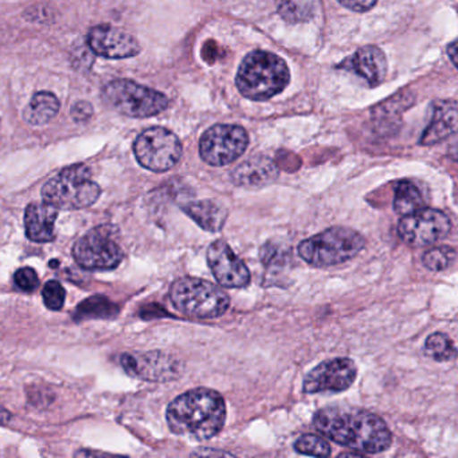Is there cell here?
I'll return each mask as SVG.
<instances>
[{
	"mask_svg": "<svg viewBox=\"0 0 458 458\" xmlns=\"http://www.w3.org/2000/svg\"><path fill=\"white\" fill-rule=\"evenodd\" d=\"M249 146V135L240 125L218 124L203 133L199 154L203 162L214 167L230 165L242 157Z\"/></svg>",
	"mask_w": 458,
	"mask_h": 458,
	"instance_id": "9",
	"label": "cell"
},
{
	"mask_svg": "<svg viewBox=\"0 0 458 458\" xmlns=\"http://www.w3.org/2000/svg\"><path fill=\"white\" fill-rule=\"evenodd\" d=\"M208 264L219 285L225 288H245L250 284L248 267L225 241L211 243L208 250Z\"/></svg>",
	"mask_w": 458,
	"mask_h": 458,
	"instance_id": "14",
	"label": "cell"
},
{
	"mask_svg": "<svg viewBox=\"0 0 458 458\" xmlns=\"http://www.w3.org/2000/svg\"><path fill=\"white\" fill-rule=\"evenodd\" d=\"M133 152L141 167L154 173H165L178 165L183 147L175 133L154 127L138 136Z\"/></svg>",
	"mask_w": 458,
	"mask_h": 458,
	"instance_id": "8",
	"label": "cell"
},
{
	"mask_svg": "<svg viewBox=\"0 0 458 458\" xmlns=\"http://www.w3.org/2000/svg\"><path fill=\"white\" fill-rule=\"evenodd\" d=\"M103 98L114 111L133 119L157 116L170 106V100L163 93L124 79L106 84Z\"/></svg>",
	"mask_w": 458,
	"mask_h": 458,
	"instance_id": "7",
	"label": "cell"
},
{
	"mask_svg": "<svg viewBox=\"0 0 458 458\" xmlns=\"http://www.w3.org/2000/svg\"><path fill=\"white\" fill-rule=\"evenodd\" d=\"M14 283L21 291L33 292L38 288L39 278L37 272L31 267H22L14 276Z\"/></svg>",
	"mask_w": 458,
	"mask_h": 458,
	"instance_id": "29",
	"label": "cell"
},
{
	"mask_svg": "<svg viewBox=\"0 0 458 458\" xmlns=\"http://www.w3.org/2000/svg\"><path fill=\"white\" fill-rule=\"evenodd\" d=\"M60 108L61 103L57 96L50 92H38L26 106L23 117L29 124L39 127L52 122L57 116Z\"/></svg>",
	"mask_w": 458,
	"mask_h": 458,
	"instance_id": "21",
	"label": "cell"
},
{
	"mask_svg": "<svg viewBox=\"0 0 458 458\" xmlns=\"http://www.w3.org/2000/svg\"><path fill=\"white\" fill-rule=\"evenodd\" d=\"M340 4L356 13H364L371 10L377 4V0H337Z\"/></svg>",
	"mask_w": 458,
	"mask_h": 458,
	"instance_id": "31",
	"label": "cell"
},
{
	"mask_svg": "<svg viewBox=\"0 0 458 458\" xmlns=\"http://www.w3.org/2000/svg\"><path fill=\"white\" fill-rule=\"evenodd\" d=\"M88 47L95 55L109 60L136 57L141 50L135 37L109 25L93 28L88 34Z\"/></svg>",
	"mask_w": 458,
	"mask_h": 458,
	"instance_id": "15",
	"label": "cell"
},
{
	"mask_svg": "<svg viewBox=\"0 0 458 458\" xmlns=\"http://www.w3.org/2000/svg\"><path fill=\"white\" fill-rule=\"evenodd\" d=\"M457 251L452 246H438L426 251L422 257L423 265L431 272L447 269L455 261Z\"/></svg>",
	"mask_w": 458,
	"mask_h": 458,
	"instance_id": "26",
	"label": "cell"
},
{
	"mask_svg": "<svg viewBox=\"0 0 458 458\" xmlns=\"http://www.w3.org/2000/svg\"><path fill=\"white\" fill-rule=\"evenodd\" d=\"M170 299L182 315L202 320L219 318L230 307L229 294L202 278H179L171 286Z\"/></svg>",
	"mask_w": 458,
	"mask_h": 458,
	"instance_id": "5",
	"label": "cell"
},
{
	"mask_svg": "<svg viewBox=\"0 0 458 458\" xmlns=\"http://www.w3.org/2000/svg\"><path fill=\"white\" fill-rule=\"evenodd\" d=\"M120 363L128 374L149 382H170L178 379L183 372L181 360L160 351L123 353Z\"/></svg>",
	"mask_w": 458,
	"mask_h": 458,
	"instance_id": "12",
	"label": "cell"
},
{
	"mask_svg": "<svg viewBox=\"0 0 458 458\" xmlns=\"http://www.w3.org/2000/svg\"><path fill=\"white\" fill-rule=\"evenodd\" d=\"M340 69L352 72L369 82V87H377L387 73V60L382 50L377 47H364L352 57L340 64Z\"/></svg>",
	"mask_w": 458,
	"mask_h": 458,
	"instance_id": "16",
	"label": "cell"
},
{
	"mask_svg": "<svg viewBox=\"0 0 458 458\" xmlns=\"http://www.w3.org/2000/svg\"><path fill=\"white\" fill-rule=\"evenodd\" d=\"M316 430L359 454H377L391 446L393 436L382 418L360 409L326 407L313 417Z\"/></svg>",
	"mask_w": 458,
	"mask_h": 458,
	"instance_id": "1",
	"label": "cell"
},
{
	"mask_svg": "<svg viewBox=\"0 0 458 458\" xmlns=\"http://www.w3.org/2000/svg\"><path fill=\"white\" fill-rule=\"evenodd\" d=\"M226 422V403L218 391L194 388L174 399L167 409L171 431L195 441H208Z\"/></svg>",
	"mask_w": 458,
	"mask_h": 458,
	"instance_id": "2",
	"label": "cell"
},
{
	"mask_svg": "<svg viewBox=\"0 0 458 458\" xmlns=\"http://www.w3.org/2000/svg\"><path fill=\"white\" fill-rule=\"evenodd\" d=\"M364 246L366 240L356 230L335 226L302 241L299 256L312 267H335L358 256Z\"/></svg>",
	"mask_w": 458,
	"mask_h": 458,
	"instance_id": "4",
	"label": "cell"
},
{
	"mask_svg": "<svg viewBox=\"0 0 458 458\" xmlns=\"http://www.w3.org/2000/svg\"><path fill=\"white\" fill-rule=\"evenodd\" d=\"M358 377V367L348 358L326 360L308 372L304 379V393H342L348 390Z\"/></svg>",
	"mask_w": 458,
	"mask_h": 458,
	"instance_id": "13",
	"label": "cell"
},
{
	"mask_svg": "<svg viewBox=\"0 0 458 458\" xmlns=\"http://www.w3.org/2000/svg\"><path fill=\"white\" fill-rule=\"evenodd\" d=\"M101 189L92 181L90 168L85 165H71L50 179L44 189L45 202L60 210H79L89 208L100 198Z\"/></svg>",
	"mask_w": 458,
	"mask_h": 458,
	"instance_id": "6",
	"label": "cell"
},
{
	"mask_svg": "<svg viewBox=\"0 0 458 458\" xmlns=\"http://www.w3.org/2000/svg\"><path fill=\"white\" fill-rule=\"evenodd\" d=\"M291 73L283 58L270 52L250 53L241 64L237 88L249 100L265 101L275 98L288 87Z\"/></svg>",
	"mask_w": 458,
	"mask_h": 458,
	"instance_id": "3",
	"label": "cell"
},
{
	"mask_svg": "<svg viewBox=\"0 0 458 458\" xmlns=\"http://www.w3.org/2000/svg\"><path fill=\"white\" fill-rule=\"evenodd\" d=\"M278 178L277 165L267 157H253L238 165L232 174L235 186L245 189H261Z\"/></svg>",
	"mask_w": 458,
	"mask_h": 458,
	"instance_id": "17",
	"label": "cell"
},
{
	"mask_svg": "<svg viewBox=\"0 0 458 458\" xmlns=\"http://www.w3.org/2000/svg\"><path fill=\"white\" fill-rule=\"evenodd\" d=\"M452 232V221L441 210L420 208L403 216L398 225L399 238L411 248H426L444 240Z\"/></svg>",
	"mask_w": 458,
	"mask_h": 458,
	"instance_id": "11",
	"label": "cell"
},
{
	"mask_svg": "<svg viewBox=\"0 0 458 458\" xmlns=\"http://www.w3.org/2000/svg\"><path fill=\"white\" fill-rule=\"evenodd\" d=\"M58 208L47 202L31 203L25 213L26 235L34 242H50L55 238Z\"/></svg>",
	"mask_w": 458,
	"mask_h": 458,
	"instance_id": "18",
	"label": "cell"
},
{
	"mask_svg": "<svg viewBox=\"0 0 458 458\" xmlns=\"http://www.w3.org/2000/svg\"><path fill=\"white\" fill-rule=\"evenodd\" d=\"M447 50H449L450 58H452L453 64H454V66H457V61H455V55H457V53H455V50H457V45H455V42H453Z\"/></svg>",
	"mask_w": 458,
	"mask_h": 458,
	"instance_id": "33",
	"label": "cell"
},
{
	"mask_svg": "<svg viewBox=\"0 0 458 458\" xmlns=\"http://www.w3.org/2000/svg\"><path fill=\"white\" fill-rule=\"evenodd\" d=\"M425 353L433 360L449 361L455 358V347L449 336L436 332L426 339Z\"/></svg>",
	"mask_w": 458,
	"mask_h": 458,
	"instance_id": "25",
	"label": "cell"
},
{
	"mask_svg": "<svg viewBox=\"0 0 458 458\" xmlns=\"http://www.w3.org/2000/svg\"><path fill=\"white\" fill-rule=\"evenodd\" d=\"M182 210L203 230L208 233H218L224 229L225 222L227 219V213L225 208L211 200H199V202H190L182 206Z\"/></svg>",
	"mask_w": 458,
	"mask_h": 458,
	"instance_id": "20",
	"label": "cell"
},
{
	"mask_svg": "<svg viewBox=\"0 0 458 458\" xmlns=\"http://www.w3.org/2000/svg\"><path fill=\"white\" fill-rule=\"evenodd\" d=\"M73 257L84 269L109 270L123 261V250L114 240L112 226H100L77 241Z\"/></svg>",
	"mask_w": 458,
	"mask_h": 458,
	"instance_id": "10",
	"label": "cell"
},
{
	"mask_svg": "<svg viewBox=\"0 0 458 458\" xmlns=\"http://www.w3.org/2000/svg\"><path fill=\"white\" fill-rule=\"evenodd\" d=\"M10 420H12V414L7 412L6 410L0 409V425L9 422Z\"/></svg>",
	"mask_w": 458,
	"mask_h": 458,
	"instance_id": "32",
	"label": "cell"
},
{
	"mask_svg": "<svg viewBox=\"0 0 458 458\" xmlns=\"http://www.w3.org/2000/svg\"><path fill=\"white\" fill-rule=\"evenodd\" d=\"M77 312H79L80 318H114L119 313V307L104 296H93L82 301L77 308Z\"/></svg>",
	"mask_w": 458,
	"mask_h": 458,
	"instance_id": "24",
	"label": "cell"
},
{
	"mask_svg": "<svg viewBox=\"0 0 458 458\" xmlns=\"http://www.w3.org/2000/svg\"><path fill=\"white\" fill-rule=\"evenodd\" d=\"M457 130V103L454 100L437 101L433 106V117L420 138L422 146H433Z\"/></svg>",
	"mask_w": 458,
	"mask_h": 458,
	"instance_id": "19",
	"label": "cell"
},
{
	"mask_svg": "<svg viewBox=\"0 0 458 458\" xmlns=\"http://www.w3.org/2000/svg\"><path fill=\"white\" fill-rule=\"evenodd\" d=\"M93 106L92 104L88 103V101H79V103L74 104L72 106V117H73L74 122L77 123H87L92 119L93 116Z\"/></svg>",
	"mask_w": 458,
	"mask_h": 458,
	"instance_id": "30",
	"label": "cell"
},
{
	"mask_svg": "<svg viewBox=\"0 0 458 458\" xmlns=\"http://www.w3.org/2000/svg\"><path fill=\"white\" fill-rule=\"evenodd\" d=\"M292 259V251L284 243L267 242L261 248V261L270 272L286 269Z\"/></svg>",
	"mask_w": 458,
	"mask_h": 458,
	"instance_id": "23",
	"label": "cell"
},
{
	"mask_svg": "<svg viewBox=\"0 0 458 458\" xmlns=\"http://www.w3.org/2000/svg\"><path fill=\"white\" fill-rule=\"evenodd\" d=\"M44 302L50 310H60L65 304L66 292L61 283L53 280L45 284L42 289Z\"/></svg>",
	"mask_w": 458,
	"mask_h": 458,
	"instance_id": "28",
	"label": "cell"
},
{
	"mask_svg": "<svg viewBox=\"0 0 458 458\" xmlns=\"http://www.w3.org/2000/svg\"><path fill=\"white\" fill-rule=\"evenodd\" d=\"M294 449L297 453L304 455H312V457H329L331 455V446L327 439L316 434H305L300 437L294 444Z\"/></svg>",
	"mask_w": 458,
	"mask_h": 458,
	"instance_id": "27",
	"label": "cell"
},
{
	"mask_svg": "<svg viewBox=\"0 0 458 458\" xmlns=\"http://www.w3.org/2000/svg\"><path fill=\"white\" fill-rule=\"evenodd\" d=\"M422 208H425V199L420 189L412 182H399L394 195V210L399 216H409Z\"/></svg>",
	"mask_w": 458,
	"mask_h": 458,
	"instance_id": "22",
	"label": "cell"
}]
</instances>
